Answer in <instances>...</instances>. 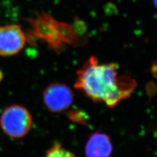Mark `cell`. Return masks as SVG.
Segmentation results:
<instances>
[{
	"mask_svg": "<svg viewBox=\"0 0 157 157\" xmlns=\"http://www.w3.org/2000/svg\"><path fill=\"white\" fill-rule=\"evenodd\" d=\"M119 70L117 63H101L90 56L77 71L74 88L94 102L115 107L130 98L137 86L134 78L119 75Z\"/></svg>",
	"mask_w": 157,
	"mask_h": 157,
	"instance_id": "6da1fadb",
	"label": "cell"
},
{
	"mask_svg": "<svg viewBox=\"0 0 157 157\" xmlns=\"http://www.w3.org/2000/svg\"><path fill=\"white\" fill-rule=\"evenodd\" d=\"M28 22L31 28L27 36L41 39L57 53L63 52L67 45L82 46L87 41L84 23L81 21L71 24L59 22L42 11L28 19Z\"/></svg>",
	"mask_w": 157,
	"mask_h": 157,
	"instance_id": "7a4b0ae2",
	"label": "cell"
},
{
	"mask_svg": "<svg viewBox=\"0 0 157 157\" xmlns=\"http://www.w3.org/2000/svg\"><path fill=\"white\" fill-rule=\"evenodd\" d=\"M32 117L25 107L14 104L6 107L0 117V126L3 132L12 138H21L30 131Z\"/></svg>",
	"mask_w": 157,
	"mask_h": 157,
	"instance_id": "3957f363",
	"label": "cell"
},
{
	"mask_svg": "<svg viewBox=\"0 0 157 157\" xmlns=\"http://www.w3.org/2000/svg\"><path fill=\"white\" fill-rule=\"evenodd\" d=\"M43 102L52 113H61L71 107L74 100L71 88L62 82H52L43 92Z\"/></svg>",
	"mask_w": 157,
	"mask_h": 157,
	"instance_id": "277c9868",
	"label": "cell"
},
{
	"mask_svg": "<svg viewBox=\"0 0 157 157\" xmlns=\"http://www.w3.org/2000/svg\"><path fill=\"white\" fill-rule=\"evenodd\" d=\"M27 34L18 24L0 26V56H14L25 47Z\"/></svg>",
	"mask_w": 157,
	"mask_h": 157,
	"instance_id": "5b68a950",
	"label": "cell"
},
{
	"mask_svg": "<svg viewBox=\"0 0 157 157\" xmlns=\"http://www.w3.org/2000/svg\"><path fill=\"white\" fill-rule=\"evenodd\" d=\"M112 152L113 145L110 137L100 132L92 134L85 147L86 157H110Z\"/></svg>",
	"mask_w": 157,
	"mask_h": 157,
	"instance_id": "8992f818",
	"label": "cell"
},
{
	"mask_svg": "<svg viewBox=\"0 0 157 157\" xmlns=\"http://www.w3.org/2000/svg\"><path fill=\"white\" fill-rule=\"evenodd\" d=\"M3 78V72L2 71V70L0 69V83L2 81Z\"/></svg>",
	"mask_w": 157,
	"mask_h": 157,
	"instance_id": "52a82bcc",
	"label": "cell"
},
{
	"mask_svg": "<svg viewBox=\"0 0 157 157\" xmlns=\"http://www.w3.org/2000/svg\"><path fill=\"white\" fill-rule=\"evenodd\" d=\"M153 3L155 4V7L157 8V0H153Z\"/></svg>",
	"mask_w": 157,
	"mask_h": 157,
	"instance_id": "ba28073f",
	"label": "cell"
},
{
	"mask_svg": "<svg viewBox=\"0 0 157 157\" xmlns=\"http://www.w3.org/2000/svg\"><path fill=\"white\" fill-rule=\"evenodd\" d=\"M155 74H156V77H157V73H155Z\"/></svg>",
	"mask_w": 157,
	"mask_h": 157,
	"instance_id": "9c48e42d",
	"label": "cell"
}]
</instances>
